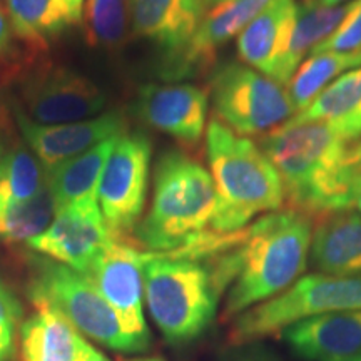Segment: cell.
Here are the masks:
<instances>
[{"mask_svg": "<svg viewBox=\"0 0 361 361\" xmlns=\"http://www.w3.org/2000/svg\"><path fill=\"white\" fill-rule=\"evenodd\" d=\"M313 221L296 209L261 216L238 233L236 241L213 258L224 290V318L273 300L305 274Z\"/></svg>", "mask_w": 361, "mask_h": 361, "instance_id": "cell-1", "label": "cell"}, {"mask_svg": "<svg viewBox=\"0 0 361 361\" xmlns=\"http://www.w3.org/2000/svg\"><path fill=\"white\" fill-rule=\"evenodd\" d=\"M259 147L283 180L291 209L326 214L348 209L353 142L322 123L283 124L261 137Z\"/></svg>", "mask_w": 361, "mask_h": 361, "instance_id": "cell-2", "label": "cell"}, {"mask_svg": "<svg viewBox=\"0 0 361 361\" xmlns=\"http://www.w3.org/2000/svg\"><path fill=\"white\" fill-rule=\"evenodd\" d=\"M206 157L218 196L214 233H238L284 206L283 180L259 144L236 134L218 117L207 123Z\"/></svg>", "mask_w": 361, "mask_h": 361, "instance_id": "cell-3", "label": "cell"}, {"mask_svg": "<svg viewBox=\"0 0 361 361\" xmlns=\"http://www.w3.org/2000/svg\"><path fill=\"white\" fill-rule=\"evenodd\" d=\"M216 206L209 171L184 151L169 149L154 164L151 206L135 226V238L149 252L183 250L213 231Z\"/></svg>", "mask_w": 361, "mask_h": 361, "instance_id": "cell-4", "label": "cell"}, {"mask_svg": "<svg viewBox=\"0 0 361 361\" xmlns=\"http://www.w3.org/2000/svg\"><path fill=\"white\" fill-rule=\"evenodd\" d=\"M144 298L152 322L173 345L206 331L224 293L211 258L149 252L142 266Z\"/></svg>", "mask_w": 361, "mask_h": 361, "instance_id": "cell-5", "label": "cell"}, {"mask_svg": "<svg viewBox=\"0 0 361 361\" xmlns=\"http://www.w3.org/2000/svg\"><path fill=\"white\" fill-rule=\"evenodd\" d=\"M30 300L35 306L56 310L82 335L99 345L121 351H142L133 338L126 335L114 310L92 283L79 271L49 258L34 259Z\"/></svg>", "mask_w": 361, "mask_h": 361, "instance_id": "cell-6", "label": "cell"}, {"mask_svg": "<svg viewBox=\"0 0 361 361\" xmlns=\"http://www.w3.org/2000/svg\"><path fill=\"white\" fill-rule=\"evenodd\" d=\"M340 311H361V278L303 274L281 295L236 316L229 336L234 345H245L310 316Z\"/></svg>", "mask_w": 361, "mask_h": 361, "instance_id": "cell-7", "label": "cell"}, {"mask_svg": "<svg viewBox=\"0 0 361 361\" xmlns=\"http://www.w3.org/2000/svg\"><path fill=\"white\" fill-rule=\"evenodd\" d=\"M211 102L221 123L246 137H263L296 114L284 85L241 61L216 67L211 75Z\"/></svg>", "mask_w": 361, "mask_h": 361, "instance_id": "cell-8", "label": "cell"}, {"mask_svg": "<svg viewBox=\"0 0 361 361\" xmlns=\"http://www.w3.org/2000/svg\"><path fill=\"white\" fill-rule=\"evenodd\" d=\"M152 142L141 130L117 137L99 183L97 202L109 231L117 238L135 229L146 206Z\"/></svg>", "mask_w": 361, "mask_h": 361, "instance_id": "cell-9", "label": "cell"}, {"mask_svg": "<svg viewBox=\"0 0 361 361\" xmlns=\"http://www.w3.org/2000/svg\"><path fill=\"white\" fill-rule=\"evenodd\" d=\"M20 94L24 114L42 126L92 119L107 102L106 92L94 80L62 66L39 67L27 75Z\"/></svg>", "mask_w": 361, "mask_h": 361, "instance_id": "cell-10", "label": "cell"}, {"mask_svg": "<svg viewBox=\"0 0 361 361\" xmlns=\"http://www.w3.org/2000/svg\"><path fill=\"white\" fill-rule=\"evenodd\" d=\"M147 251L114 238L84 274L114 310L126 335L146 350L149 333L144 318L142 266Z\"/></svg>", "mask_w": 361, "mask_h": 361, "instance_id": "cell-11", "label": "cell"}, {"mask_svg": "<svg viewBox=\"0 0 361 361\" xmlns=\"http://www.w3.org/2000/svg\"><path fill=\"white\" fill-rule=\"evenodd\" d=\"M273 0H229L206 11L191 40L174 56L162 59L159 74L166 80L194 78L214 62L216 52L246 29Z\"/></svg>", "mask_w": 361, "mask_h": 361, "instance_id": "cell-12", "label": "cell"}, {"mask_svg": "<svg viewBox=\"0 0 361 361\" xmlns=\"http://www.w3.org/2000/svg\"><path fill=\"white\" fill-rule=\"evenodd\" d=\"M209 94L192 84H146L134 112L144 124L176 141L196 146L206 133Z\"/></svg>", "mask_w": 361, "mask_h": 361, "instance_id": "cell-13", "label": "cell"}, {"mask_svg": "<svg viewBox=\"0 0 361 361\" xmlns=\"http://www.w3.org/2000/svg\"><path fill=\"white\" fill-rule=\"evenodd\" d=\"M114 238L104 223L101 207H69L56 211L51 226L27 241V246L85 274Z\"/></svg>", "mask_w": 361, "mask_h": 361, "instance_id": "cell-14", "label": "cell"}, {"mask_svg": "<svg viewBox=\"0 0 361 361\" xmlns=\"http://www.w3.org/2000/svg\"><path fill=\"white\" fill-rule=\"evenodd\" d=\"M16 119L27 147L39 157L45 169L74 159L102 141L128 130V121L119 111H109L78 123L42 126L17 109Z\"/></svg>", "mask_w": 361, "mask_h": 361, "instance_id": "cell-15", "label": "cell"}, {"mask_svg": "<svg viewBox=\"0 0 361 361\" xmlns=\"http://www.w3.org/2000/svg\"><path fill=\"white\" fill-rule=\"evenodd\" d=\"M281 336L305 361H361V311L310 316L284 328Z\"/></svg>", "mask_w": 361, "mask_h": 361, "instance_id": "cell-16", "label": "cell"}, {"mask_svg": "<svg viewBox=\"0 0 361 361\" xmlns=\"http://www.w3.org/2000/svg\"><path fill=\"white\" fill-rule=\"evenodd\" d=\"M204 13L202 0H129L130 30L154 45L161 61L191 40Z\"/></svg>", "mask_w": 361, "mask_h": 361, "instance_id": "cell-17", "label": "cell"}, {"mask_svg": "<svg viewBox=\"0 0 361 361\" xmlns=\"http://www.w3.org/2000/svg\"><path fill=\"white\" fill-rule=\"evenodd\" d=\"M296 11V0H273L238 35L239 61L276 82L279 66L295 25Z\"/></svg>", "mask_w": 361, "mask_h": 361, "instance_id": "cell-18", "label": "cell"}, {"mask_svg": "<svg viewBox=\"0 0 361 361\" xmlns=\"http://www.w3.org/2000/svg\"><path fill=\"white\" fill-rule=\"evenodd\" d=\"M310 263L316 273L361 278V216L356 211L322 214L311 234Z\"/></svg>", "mask_w": 361, "mask_h": 361, "instance_id": "cell-19", "label": "cell"}, {"mask_svg": "<svg viewBox=\"0 0 361 361\" xmlns=\"http://www.w3.org/2000/svg\"><path fill=\"white\" fill-rule=\"evenodd\" d=\"M322 123L350 142L361 139V66L333 80L288 124Z\"/></svg>", "mask_w": 361, "mask_h": 361, "instance_id": "cell-20", "label": "cell"}, {"mask_svg": "<svg viewBox=\"0 0 361 361\" xmlns=\"http://www.w3.org/2000/svg\"><path fill=\"white\" fill-rule=\"evenodd\" d=\"M119 135L102 141L74 159L45 169L49 189L56 202V211L69 209V207L99 206V183H101L104 166L109 159L112 147Z\"/></svg>", "mask_w": 361, "mask_h": 361, "instance_id": "cell-21", "label": "cell"}, {"mask_svg": "<svg viewBox=\"0 0 361 361\" xmlns=\"http://www.w3.org/2000/svg\"><path fill=\"white\" fill-rule=\"evenodd\" d=\"M355 2L356 0H351L335 7H306L303 4L298 6L290 42L276 75L278 84H290L298 67L305 62V57L336 32L355 7Z\"/></svg>", "mask_w": 361, "mask_h": 361, "instance_id": "cell-22", "label": "cell"}, {"mask_svg": "<svg viewBox=\"0 0 361 361\" xmlns=\"http://www.w3.org/2000/svg\"><path fill=\"white\" fill-rule=\"evenodd\" d=\"M82 336L59 311L39 305L20 328L22 361H74Z\"/></svg>", "mask_w": 361, "mask_h": 361, "instance_id": "cell-23", "label": "cell"}, {"mask_svg": "<svg viewBox=\"0 0 361 361\" xmlns=\"http://www.w3.org/2000/svg\"><path fill=\"white\" fill-rule=\"evenodd\" d=\"M47 188V171L25 146H13L0 156V213L34 200Z\"/></svg>", "mask_w": 361, "mask_h": 361, "instance_id": "cell-24", "label": "cell"}, {"mask_svg": "<svg viewBox=\"0 0 361 361\" xmlns=\"http://www.w3.org/2000/svg\"><path fill=\"white\" fill-rule=\"evenodd\" d=\"M361 66V49L355 52H318L311 54L310 59L298 67L293 79L288 84L296 114L310 106V102L318 96L333 80L351 69Z\"/></svg>", "mask_w": 361, "mask_h": 361, "instance_id": "cell-25", "label": "cell"}, {"mask_svg": "<svg viewBox=\"0 0 361 361\" xmlns=\"http://www.w3.org/2000/svg\"><path fill=\"white\" fill-rule=\"evenodd\" d=\"M12 30L22 40L44 45L72 25L62 0H6Z\"/></svg>", "mask_w": 361, "mask_h": 361, "instance_id": "cell-26", "label": "cell"}, {"mask_svg": "<svg viewBox=\"0 0 361 361\" xmlns=\"http://www.w3.org/2000/svg\"><path fill=\"white\" fill-rule=\"evenodd\" d=\"M54 218L56 202L47 184L34 200L0 213V238L8 241H30L44 233Z\"/></svg>", "mask_w": 361, "mask_h": 361, "instance_id": "cell-27", "label": "cell"}, {"mask_svg": "<svg viewBox=\"0 0 361 361\" xmlns=\"http://www.w3.org/2000/svg\"><path fill=\"white\" fill-rule=\"evenodd\" d=\"M129 0H89L87 39L96 47H119L128 37Z\"/></svg>", "mask_w": 361, "mask_h": 361, "instance_id": "cell-28", "label": "cell"}, {"mask_svg": "<svg viewBox=\"0 0 361 361\" xmlns=\"http://www.w3.org/2000/svg\"><path fill=\"white\" fill-rule=\"evenodd\" d=\"M361 49V0H356L345 22L335 34L318 45L311 54L318 52H355Z\"/></svg>", "mask_w": 361, "mask_h": 361, "instance_id": "cell-29", "label": "cell"}, {"mask_svg": "<svg viewBox=\"0 0 361 361\" xmlns=\"http://www.w3.org/2000/svg\"><path fill=\"white\" fill-rule=\"evenodd\" d=\"M22 316V310L16 296L0 281V361H8L16 345L17 324Z\"/></svg>", "mask_w": 361, "mask_h": 361, "instance_id": "cell-30", "label": "cell"}, {"mask_svg": "<svg viewBox=\"0 0 361 361\" xmlns=\"http://www.w3.org/2000/svg\"><path fill=\"white\" fill-rule=\"evenodd\" d=\"M74 361H111L107 356H104L97 348H94L87 340H80L79 353Z\"/></svg>", "mask_w": 361, "mask_h": 361, "instance_id": "cell-31", "label": "cell"}, {"mask_svg": "<svg viewBox=\"0 0 361 361\" xmlns=\"http://www.w3.org/2000/svg\"><path fill=\"white\" fill-rule=\"evenodd\" d=\"M348 209L356 211L361 216V171L355 176L353 183H351L350 197H348Z\"/></svg>", "mask_w": 361, "mask_h": 361, "instance_id": "cell-32", "label": "cell"}, {"mask_svg": "<svg viewBox=\"0 0 361 361\" xmlns=\"http://www.w3.org/2000/svg\"><path fill=\"white\" fill-rule=\"evenodd\" d=\"M12 37V25L8 16L0 8V56L7 51Z\"/></svg>", "mask_w": 361, "mask_h": 361, "instance_id": "cell-33", "label": "cell"}, {"mask_svg": "<svg viewBox=\"0 0 361 361\" xmlns=\"http://www.w3.org/2000/svg\"><path fill=\"white\" fill-rule=\"evenodd\" d=\"M84 2L85 0H62L64 4L67 16H69L71 24H79L82 20V13H84Z\"/></svg>", "mask_w": 361, "mask_h": 361, "instance_id": "cell-34", "label": "cell"}, {"mask_svg": "<svg viewBox=\"0 0 361 361\" xmlns=\"http://www.w3.org/2000/svg\"><path fill=\"white\" fill-rule=\"evenodd\" d=\"M346 2H351V0H303L301 4L306 7H335Z\"/></svg>", "mask_w": 361, "mask_h": 361, "instance_id": "cell-35", "label": "cell"}, {"mask_svg": "<svg viewBox=\"0 0 361 361\" xmlns=\"http://www.w3.org/2000/svg\"><path fill=\"white\" fill-rule=\"evenodd\" d=\"M350 157H351V164H353L358 171H361V139L358 142L353 144Z\"/></svg>", "mask_w": 361, "mask_h": 361, "instance_id": "cell-36", "label": "cell"}, {"mask_svg": "<svg viewBox=\"0 0 361 361\" xmlns=\"http://www.w3.org/2000/svg\"><path fill=\"white\" fill-rule=\"evenodd\" d=\"M202 2H204L206 11H209V8H213L216 6H221V4H224V2H229V0H202Z\"/></svg>", "mask_w": 361, "mask_h": 361, "instance_id": "cell-37", "label": "cell"}, {"mask_svg": "<svg viewBox=\"0 0 361 361\" xmlns=\"http://www.w3.org/2000/svg\"><path fill=\"white\" fill-rule=\"evenodd\" d=\"M133 361H164L161 358H137V360H133Z\"/></svg>", "mask_w": 361, "mask_h": 361, "instance_id": "cell-38", "label": "cell"}]
</instances>
